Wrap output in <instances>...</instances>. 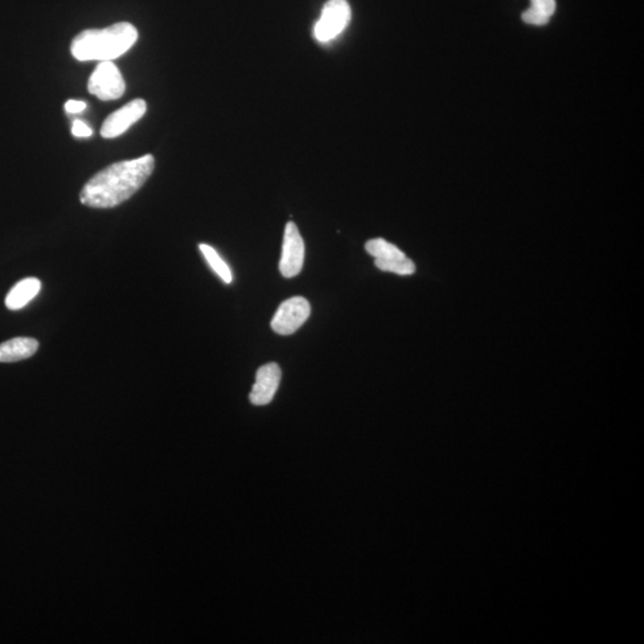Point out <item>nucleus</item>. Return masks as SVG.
<instances>
[{"label":"nucleus","instance_id":"obj_1","mask_svg":"<svg viewBox=\"0 0 644 644\" xmlns=\"http://www.w3.org/2000/svg\"><path fill=\"white\" fill-rule=\"evenodd\" d=\"M154 170L153 155L112 164L93 175L80 193V202L91 208H114L138 193Z\"/></svg>","mask_w":644,"mask_h":644},{"label":"nucleus","instance_id":"obj_2","mask_svg":"<svg viewBox=\"0 0 644 644\" xmlns=\"http://www.w3.org/2000/svg\"><path fill=\"white\" fill-rule=\"evenodd\" d=\"M138 37L131 23H115L104 29L81 31L72 41L71 52L79 61H111L131 49Z\"/></svg>","mask_w":644,"mask_h":644},{"label":"nucleus","instance_id":"obj_3","mask_svg":"<svg viewBox=\"0 0 644 644\" xmlns=\"http://www.w3.org/2000/svg\"><path fill=\"white\" fill-rule=\"evenodd\" d=\"M365 249L375 258V265L382 271L394 272L401 276L413 275L416 272L415 263L396 245L388 243L382 238L369 240L365 244Z\"/></svg>","mask_w":644,"mask_h":644},{"label":"nucleus","instance_id":"obj_4","mask_svg":"<svg viewBox=\"0 0 644 644\" xmlns=\"http://www.w3.org/2000/svg\"><path fill=\"white\" fill-rule=\"evenodd\" d=\"M351 7L347 0H329L323 6L322 17L316 22L314 37L319 42H329L337 37L349 25Z\"/></svg>","mask_w":644,"mask_h":644},{"label":"nucleus","instance_id":"obj_5","mask_svg":"<svg viewBox=\"0 0 644 644\" xmlns=\"http://www.w3.org/2000/svg\"><path fill=\"white\" fill-rule=\"evenodd\" d=\"M88 89L101 100H114L123 96L126 83L114 62L101 61L90 77Z\"/></svg>","mask_w":644,"mask_h":644},{"label":"nucleus","instance_id":"obj_6","mask_svg":"<svg viewBox=\"0 0 644 644\" xmlns=\"http://www.w3.org/2000/svg\"><path fill=\"white\" fill-rule=\"evenodd\" d=\"M311 311L310 302L302 296H295V298L284 301L273 316L272 330L280 335L295 333L310 318Z\"/></svg>","mask_w":644,"mask_h":644},{"label":"nucleus","instance_id":"obj_7","mask_svg":"<svg viewBox=\"0 0 644 644\" xmlns=\"http://www.w3.org/2000/svg\"><path fill=\"white\" fill-rule=\"evenodd\" d=\"M304 263V241L294 222H288L284 230L282 257L280 271L286 279L298 276Z\"/></svg>","mask_w":644,"mask_h":644},{"label":"nucleus","instance_id":"obj_8","mask_svg":"<svg viewBox=\"0 0 644 644\" xmlns=\"http://www.w3.org/2000/svg\"><path fill=\"white\" fill-rule=\"evenodd\" d=\"M146 111V101L143 100H132L131 103L124 105L123 108L107 117L100 129L101 136L105 139H114L116 136L123 134L129 127L142 119Z\"/></svg>","mask_w":644,"mask_h":644},{"label":"nucleus","instance_id":"obj_9","mask_svg":"<svg viewBox=\"0 0 644 644\" xmlns=\"http://www.w3.org/2000/svg\"><path fill=\"white\" fill-rule=\"evenodd\" d=\"M282 378V370L277 363H269L258 370L256 382L249 393V401L256 406L270 404Z\"/></svg>","mask_w":644,"mask_h":644},{"label":"nucleus","instance_id":"obj_10","mask_svg":"<svg viewBox=\"0 0 644 644\" xmlns=\"http://www.w3.org/2000/svg\"><path fill=\"white\" fill-rule=\"evenodd\" d=\"M38 342L33 338H14L0 343V363H15L33 357Z\"/></svg>","mask_w":644,"mask_h":644},{"label":"nucleus","instance_id":"obj_11","mask_svg":"<svg viewBox=\"0 0 644 644\" xmlns=\"http://www.w3.org/2000/svg\"><path fill=\"white\" fill-rule=\"evenodd\" d=\"M42 283L40 280L35 277H28L19 280L16 286L11 289L5 299L7 310L19 311L25 308L26 304L33 301L41 291Z\"/></svg>","mask_w":644,"mask_h":644},{"label":"nucleus","instance_id":"obj_12","mask_svg":"<svg viewBox=\"0 0 644 644\" xmlns=\"http://www.w3.org/2000/svg\"><path fill=\"white\" fill-rule=\"evenodd\" d=\"M556 11V0H531V6L522 15V19L530 26L548 25Z\"/></svg>","mask_w":644,"mask_h":644},{"label":"nucleus","instance_id":"obj_13","mask_svg":"<svg viewBox=\"0 0 644 644\" xmlns=\"http://www.w3.org/2000/svg\"><path fill=\"white\" fill-rule=\"evenodd\" d=\"M200 249L203 257L208 261L209 267L213 269V271L216 273L225 283H232V271H230L228 265L222 260V258L218 256V253L215 251L212 246L201 244Z\"/></svg>","mask_w":644,"mask_h":644},{"label":"nucleus","instance_id":"obj_14","mask_svg":"<svg viewBox=\"0 0 644 644\" xmlns=\"http://www.w3.org/2000/svg\"><path fill=\"white\" fill-rule=\"evenodd\" d=\"M72 132L77 138H88V136L92 134V129L81 122L80 120L74 121Z\"/></svg>","mask_w":644,"mask_h":644},{"label":"nucleus","instance_id":"obj_15","mask_svg":"<svg viewBox=\"0 0 644 644\" xmlns=\"http://www.w3.org/2000/svg\"><path fill=\"white\" fill-rule=\"evenodd\" d=\"M85 108L86 103L83 100H69L68 103L65 104L66 111L69 112V114H78V112L85 111Z\"/></svg>","mask_w":644,"mask_h":644}]
</instances>
